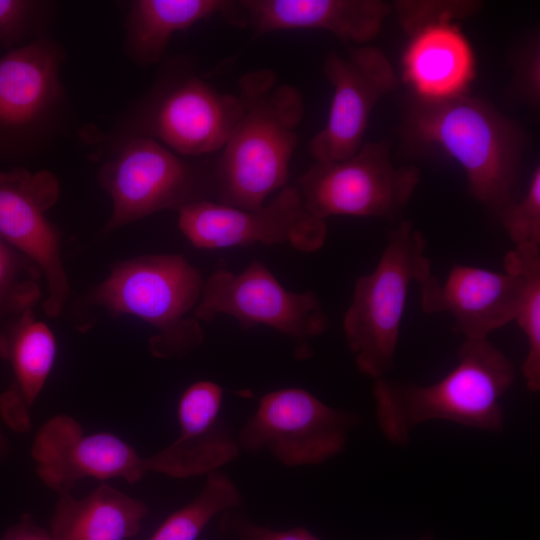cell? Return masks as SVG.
Masks as SVG:
<instances>
[{"instance_id":"obj_1","label":"cell","mask_w":540,"mask_h":540,"mask_svg":"<svg viewBox=\"0 0 540 540\" xmlns=\"http://www.w3.org/2000/svg\"><path fill=\"white\" fill-rule=\"evenodd\" d=\"M238 90L242 113L214 157V202L255 210L287 185L305 106L300 91L267 68L244 73Z\"/></svg>"},{"instance_id":"obj_2","label":"cell","mask_w":540,"mask_h":540,"mask_svg":"<svg viewBox=\"0 0 540 540\" xmlns=\"http://www.w3.org/2000/svg\"><path fill=\"white\" fill-rule=\"evenodd\" d=\"M515 377L512 361L488 339L464 340L456 365L437 382L418 385L374 380L377 425L398 446L408 443L416 427L432 420L501 431L505 420L502 398Z\"/></svg>"},{"instance_id":"obj_3","label":"cell","mask_w":540,"mask_h":540,"mask_svg":"<svg viewBox=\"0 0 540 540\" xmlns=\"http://www.w3.org/2000/svg\"><path fill=\"white\" fill-rule=\"evenodd\" d=\"M404 126L410 140L437 148L462 168L471 196L480 203L500 213L515 200L523 136L491 104L466 93L437 100L417 97Z\"/></svg>"},{"instance_id":"obj_4","label":"cell","mask_w":540,"mask_h":540,"mask_svg":"<svg viewBox=\"0 0 540 540\" xmlns=\"http://www.w3.org/2000/svg\"><path fill=\"white\" fill-rule=\"evenodd\" d=\"M200 271L180 254H149L113 266L87 297L113 315L128 314L156 329L149 349L158 358L183 357L204 339L194 310L203 289Z\"/></svg>"},{"instance_id":"obj_5","label":"cell","mask_w":540,"mask_h":540,"mask_svg":"<svg viewBox=\"0 0 540 540\" xmlns=\"http://www.w3.org/2000/svg\"><path fill=\"white\" fill-rule=\"evenodd\" d=\"M241 113L237 94L216 89L190 58L172 57L126 112L112 141L148 137L180 156L206 157L221 150Z\"/></svg>"},{"instance_id":"obj_6","label":"cell","mask_w":540,"mask_h":540,"mask_svg":"<svg viewBox=\"0 0 540 540\" xmlns=\"http://www.w3.org/2000/svg\"><path fill=\"white\" fill-rule=\"evenodd\" d=\"M426 244L411 221H399L374 270L355 282L342 327L357 368L374 380L393 367L411 284L432 275Z\"/></svg>"},{"instance_id":"obj_7","label":"cell","mask_w":540,"mask_h":540,"mask_svg":"<svg viewBox=\"0 0 540 540\" xmlns=\"http://www.w3.org/2000/svg\"><path fill=\"white\" fill-rule=\"evenodd\" d=\"M112 143L115 149L99 169L113 204L105 233L162 210L215 201L214 158L183 157L148 137Z\"/></svg>"},{"instance_id":"obj_8","label":"cell","mask_w":540,"mask_h":540,"mask_svg":"<svg viewBox=\"0 0 540 540\" xmlns=\"http://www.w3.org/2000/svg\"><path fill=\"white\" fill-rule=\"evenodd\" d=\"M420 182L411 165L394 166L390 141L364 142L352 156L315 161L294 183L305 208L315 217L400 218Z\"/></svg>"},{"instance_id":"obj_9","label":"cell","mask_w":540,"mask_h":540,"mask_svg":"<svg viewBox=\"0 0 540 540\" xmlns=\"http://www.w3.org/2000/svg\"><path fill=\"white\" fill-rule=\"evenodd\" d=\"M193 314L198 321L207 322L219 314L230 315L244 330L268 326L294 339L301 357L310 355L309 342L328 327V317L315 293L285 289L258 260L239 274L225 268L215 270L204 282Z\"/></svg>"},{"instance_id":"obj_10","label":"cell","mask_w":540,"mask_h":540,"mask_svg":"<svg viewBox=\"0 0 540 540\" xmlns=\"http://www.w3.org/2000/svg\"><path fill=\"white\" fill-rule=\"evenodd\" d=\"M357 421L303 388H283L261 397L237 440L240 448L266 450L286 466L316 465L343 452Z\"/></svg>"},{"instance_id":"obj_11","label":"cell","mask_w":540,"mask_h":540,"mask_svg":"<svg viewBox=\"0 0 540 540\" xmlns=\"http://www.w3.org/2000/svg\"><path fill=\"white\" fill-rule=\"evenodd\" d=\"M177 212L180 231L199 249L288 243L298 251L312 253L327 237L325 220L305 208L294 184L284 186L268 204L255 210L207 200Z\"/></svg>"},{"instance_id":"obj_12","label":"cell","mask_w":540,"mask_h":540,"mask_svg":"<svg viewBox=\"0 0 540 540\" xmlns=\"http://www.w3.org/2000/svg\"><path fill=\"white\" fill-rule=\"evenodd\" d=\"M59 196V181L50 171L0 172V238L40 269L48 288L43 307L50 317L58 316L69 295L61 233L47 217Z\"/></svg>"},{"instance_id":"obj_13","label":"cell","mask_w":540,"mask_h":540,"mask_svg":"<svg viewBox=\"0 0 540 540\" xmlns=\"http://www.w3.org/2000/svg\"><path fill=\"white\" fill-rule=\"evenodd\" d=\"M323 72L333 96L328 120L311 139L309 151L315 161H338L363 145L372 110L397 89L399 79L385 53L368 44L350 49L347 57L328 53Z\"/></svg>"},{"instance_id":"obj_14","label":"cell","mask_w":540,"mask_h":540,"mask_svg":"<svg viewBox=\"0 0 540 540\" xmlns=\"http://www.w3.org/2000/svg\"><path fill=\"white\" fill-rule=\"evenodd\" d=\"M31 456L43 483L61 495L84 478L135 483L147 474L145 457L129 443L108 432L84 434L79 422L65 414L38 429Z\"/></svg>"},{"instance_id":"obj_15","label":"cell","mask_w":540,"mask_h":540,"mask_svg":"<svg viewBox=\"0 0 540 540\" xmlns=\"http://www.w3.org/2000/svg\"><path fill=\"white\" fill-rule=\"evenodd\" d=\"M498 272L455 264L447 277L431 275L420 284L422 310L445 313L454 320V332L464 340H484L495 330L515 320L524 278L513 266Z\"/></svg>"},{"instance_id":"obj_16","label":"cell","mask_w":540,"mask_h":540,"mask_svg":"<svg viewBox=\"0 0 540 540\" xmlns=\"http://www.w3.org/2000/svg\"><path fill=\"white\" fill-rule=\"evenodd\" d=\"M223 389L202 380L189 385L179 398L178 437L156 454L145 457L147 473L174 478L210 474L233 461L239 453L238 440L222 423Z\"/></svg>"},{"instance_id":"obj_17","label":"cell","mask_w":540,"mask_h":540,"mask_svg":"<svg viewBox=\"0 0 540 540\" xmlns=\"http://www.w3.org/2000/svg\"><path fill=\"white\" fill-rule=\"evenodd\" d=\"M62 60L59 44L44 36L0 58V128L20 132L50 127L64 99Z\"/></svg>"},{"instance_id":"obj_18","label":"cell","mask_w":540,"mask_h":540,"mask_svg":"<svg viewBox=\"0 0 540 540\" xmlns=\"http://www.w3.org/2000/svg\"><path fill=\"white\" fill-rule=\"evenodd\" d=\"M241 28L253 36L275 31L322 30L345 43L367 45L392 12L381 0H238Z\"/></svg>"},{"instance_id":"obj_19","label":"cell","mask_w":540,"mask_h":540,"mask_svg":"<svg viewBox=\"0 0 540 540\" xmlns=\"http://www.w3.org/2000/svg\"><path fill=\"white\" fill-rule=\"evenodd\" d=\"M0 332V356L12 368L14 380L0 395V416L15 432L31 429L30 411L54 366L57 346L51 329L32 309Z\"/></svg>"},{"instance_id":"obj_20","label":"cell","mask_w":540,"mask_h":540,"mask_svg":"<svg viewBox=\"0 0 540 540\" xmlns=\"http://www.w3.org/2000/svg\"><path fill=\"white\" fill-rule=\"evenodd\" d=\"M403 71L418 98L445 99L466 93L475 75V57L456 24H436L410 36Z\"/></svg>"},{"instance_id":"obj_21","label":"cell","mask_w":540,"mask_h":540,"mask_svg":"<svg viewBox=\"0 0 540 540\" xmlns=\"http://www.w3.org/2000/svg\"><path fill=\"white\" fill-rule=\"evenodd\" d=\"M221 16L238 27L237 0H135L126 14L124 51L135 64L161 61L172 36L196 23Z\"/></svg>"},{"instance_id":"obj_22","label":"cell","mask_w":540,"mask_h":540,"mask_svg":"<svg viewBox=\"0 0 540 540\" xmlns=\"http://www.w3.org/2000/svg\"><path fill=\"white\" fill-rule=\"evenodd\" d=\"M147 514L143 501L102 484L81 499L61 495L49 533L54 540H128Z\"/></svg>"},{"instance_id":"obj_23","label":"cell","mask_w":540,"mask_h":540,"mask_svg":"<svg viewBox=\"0 0 540 540\" xmlns=\"http://www.w3.org/2000/svg\"><path fill=\"white\" fill-rule=\"evenodd\" d=\"M504 264L516 268L524 278V292L515 320L525 336L527 353L521 372L527 389L540 390V246H514Z\"/></svg>"},{"instance_id":"obj_24","label":"cell","mask_w":540,"mask_h":540,"mask_svg":"<svg viewBox=\"0 0 540 540\" xmlns=\"http://www.w3.org/2000/svg\"><path fill=\"white\" fill-rule=\"evenodd\" d=\"M240 501L232 480L220 470L212 472L201 492L167 517L149 540H196L216 515L236 507Z\"/></svg>"},{"instance_id":"obj_25","label":"cell","mask_w":540,"mask_h":540,"mask_svg":"<svg viewBox=\"0 0 540 540\" xmlns=\"http://www.w3.org/2000/svg\"><path fill=\"white\" fill-rule=\"evenodd\" d=\"M40 269L0 238V309L15 314L32 309L41 297Z\"/></svg>"},{"instance_id":"obj_26","label":"cell","mask_w":540,"mask_h":540,"mask_svg":"<svg viewBox=\"0 0 540 540\" xmlns=\"http://www.w3.org/2000/svg\"><path fill=\"white\" fill-rule=\"evenodd\" d=\"M392 9L397 20L409 36L436 24H456L477 13L482 3L474 0H399Z\"/></svg>"},{"instance_id":"obj_27","label":"cell","mask_w":540,"mask_h":540,"mask_svg":"<svg viewBox=\"0 0 540 540\" xmlns=\"http://www.w3.org/2000/svg\"><path fill=\"white\" fill-rule=\"evenodd\" d=\"M504 230L514 246H540V167L530 178L525 195L512 201L500 213Z\"/></svg>"},{"instance_id":"obj_28","label":"cell","mask_w":540,"mask_h":540,"mask_svg":"<svg viewBox=\"0 0 540 540\" xmlns=\"http://www.w3.org/2000/svg\"><path fill=\"white\" fill-rule=\"evenodd\" d=\"M45 2L0 0V43L11 47L23 37Z\"/></svg>"},{"instance_id":"obj_29","label":"cell","mask_w":540,"mask_h":540,"mask_svg":"<svg viewBox=\"0 0 540 540\" xmlns=\"http://www.w3.org/2000/svg\"><path fill=\"white\" fill-rule=\"evenodd\" d=\"M234 527L244 540H319L302 527L285 531H274L243 520H236Z\"/></svg>"},{"instance_id":"obj_30","label":"cell","mask_w":540,"mask_h":540,"mask_svg":"<svg viewBox=\"0 0 540 540\" xmlns=\"http://www.w3.org/2000/svg\"><path fill=\"white\" fill-rule=\"evenodd\" d=\"M520 63V86L523 95L531 102L539 101L540 57L535 44L525 52Z\"/></svg>"},{"instance_id":"obj_31","label":"cell","mask_w":540,"mask_h":540,"mask_svg":"<svg viewBox=\"0 0 540 540\" xmlns=\"http://www.w3.org/2000/svg\"><path fill=\"white\" fill-rule=\"evenodd\" d=\"M0 540H54L51 534L36 525L30 515H24L20 522L8 528Z\"/></svg>"},{"instance_id":"obj_32","label":"cell","mask_w":540,"mask_h":540,"mask_svg":"<svg viewBox=\"0 0 540 540\" xmlns=\"http://www.w3.org/2000/svg\"><path fill=\"white\" fill-rule=\"evenodd\" d=\"M6 450H7V442L4 435L2 434L0 430V458L5 454Z\"/></svg>"},{"instance_id":"obj_33","label":"cell","mask_w":540,"mask_h":540,"mask_svg":"<svg viewBox=\"0 0 540 540\" xmlns=\"http://www.w3.org/2000/svg\"><path fill=\"white\" fill-rule=\"evenodd\" d=\"M421 540H429V538H423V539H421Z\"/></svg>"}]
</instances>
